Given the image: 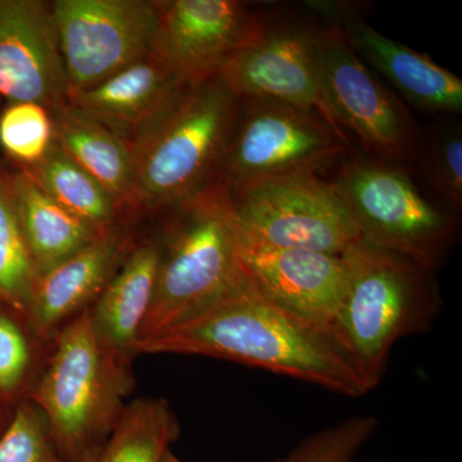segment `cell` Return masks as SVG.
I'll return each instance as SVG.
<instances>
[{"label": "cell", "mask_w": 462, "mask_h": 462, "mask_svg": "<svg viewBox=\"0 0 462 462\" xmlns=\"http://www.w3.org/2000/svg\"><path fill=\"white\" fill-rule=\"evenodd\" d=\"M5 406H2V404H0V430H5V425L8 424L9 419H11V418H9L7 420V419H5ZM0 433H2V431H0Z\"/></svg>", "instance_id": "cell-30"}, {"label": "cell", "mask_w": 462, "mask_h": 462, "mask_svg": "<svg viewBox=\"0 0 462 462\" xmlns=\"http://www.w3.org/2000/svg\"><path fill=\"white\" fill-rule=\"evenodd\" d=\"M342 257L346 291L337 328L379 384L398 340L427 333L439 315L436 270L364 239Z\"/></svg>", "instance_id": "cell-4"}, {"label": "cell", "mask_w": 462, "mask_h": 462, "mask_svg": "<svg viewBox=\"0 0 462 462\" xmlns=\"http://www.w3.org/2000/svg\"><path fill=\"white\" fill-rule=\"evenodd\" d=\"M240 260L263 296L294 314L338 330L346 291L342 254L269 247L240 236Z\"/></svg>", "instance_id": "cell-14"}, {"label": "cell", "mask_w": 462, "mask_h": 462, "mask_svg": "<svg viewBox=\"0 0 462 462\" xmlns=\"http://www.w3.org/2000/svg\"><path fill=\"white\" fill-rule=\"evenodd\" d=\"M238 103L218 74L188 85L132 147L134 214L165 212L215 180Z\"/></svg>", "instance_id": "cell-5"}, {"label": "cell", "mask_w": 462, "mask_h": 462, "mask_svg": "<svg viewBox=\"0 0 462 462\" xmlns=\"http://www.w3.org/2000/svg\"><path fill=\"white\" fill-rule=\"evenodd\" d=\"M320 27L306 18L266 12L260 32L233 54L217 74L238 98L293 106L345 134L322 96L318 56Z\"/></svg>", "instance_id": "cell-11"}, {"label": "cell", "mask_w": 462, "mask_h": 462, "mask_svg": "<svg viewBox=\"0 0 462 462\" xmlns=\"http://www.w3.org/2000/svg\"><path fill=\"white\" fill-rule=\"evenodd\" d=\"M318 56L322 96L340 129L356 134L374 160L396 165L419 161L422 144L411 115L333 21L320 27Z\"/></svg>", "instance_id": "cell-9"}, {"label": "cell", "mask_w": 462, "mask_h": 462, "mask_svg": "<svg viewBox=\"0 0 462 462\" xmlns=\"http://www.w3.org/2000/svg\"><path fill=\"white\" fill-rule=\"evenodd\" d=\"M190 83L152 53L97 87L69 89L67 102L107 127L132 149Z\"/></svg>", "instance_id": "cell-16"}, {"label": "cell", "mask_w": 462, "mask_h": 462, "mask_svg": "<svg viewBox=\"0 0 462 462\" xmlns=\"http://www.w3.org/2000/svg\"><path fill=\"white\" fill-rule=\"evenodd\" d=\"M180 434L163 398L143 397L125 406L96 462H161Z\"/></svg>", "instance_id": "cell-22"}, {"label": "cell", "mask_w": 462, "mask_h": 462, "mask_svg": "<svg viewBox=\"0 0 462 462\" xmlns=\"http://www.w3.org/2000/svg\"><path fill=\"white\" fill-rule=\"evenodd\" d=\"M5 181L39 275L71 257L100 233L58 205L23 170L5 175Z\"/></svg>", "instance_id": "cell-20"}, {"label": "cell", "mask_w": 462, "mask_h": 462, "mask_svg": "<svg viewBox=\"0 0 462 462\" xmlns=\"http://www.w3.org/2000/svg\"><path fill=\"white\" fill-rule=\"evenodd\" d=\"M99 449H100V447H99V448L91 449L90 452H88L87 456H85V457L83 458V460H81V462H96L97 457H98Z\"/></svg>", "instance_id": "cell-29"}, {"label": "cell", "mask_w": 462, "mask_h": 462, "mask_svg": "<svg viewBox=\"0 0 462 462\" xmlns=\"http://www.w3.org/2000/svg\"><path fill=\"white\" fill-rule=\"evenodd\" d=\"M0 462H67L51 439L47 419L29 398L14 406L0 434Z\"/></svg>", "instance_id": "cell-26"}, {"label": "cell", "mask_w": 462, "mask_h": 462, "mask_svg": "<svg viewBox=\"0 0 462 462\" xmlns=\"http://www.w3.org/2000/svg\"><path fill=\"white\" fill-rule=\"evenodd\" d=\"M54 143L51 112L32 102H8L0 112V148L20 170L38 165Z\"/></svg>", "instance_id": "cell-25"}, {"label": "cell", "mask_w": 462, "mask_h": 462, "mask_svg": "<svg viewBox=\"0 0 462 462\" xmlns=\"http://www.w3.org/2000/svg\"><path fill=\"white\" fill-rule=\"evenodd\" d=\"M422 173L431 191L437 196L438 205L451 214L462 208V133L460 125L443 127L428 151L422 149L419 158Z\"/></svg>", "instance_id": "cell-27"}, {"label": "cell", "mask_w": 462, "mask_h": 462, "mask_svg": "<svg viewBox=\"0 0 462 462\" xmlns=\"http://www.w3.org/2000/svg\"><path fill=\"white\" fill-rule=\"evenodd\" d=\"M160 260L157 240L133 245L114 276L89 307L94 328L103 342L132 361L148 314Z\"/></svg>", "instance_id": "cell-18"}, {"label": "cell", "mask_w": 462, "mask_h": 462, "mask_svg": "<svg viewBox=\"0 0 462 462\" xmlns=\"http://www.w3.org/2000/svg\"><path fill=\"white\" fill-rule=\"evenodd\" d=\"M130 363L103 342L89 309L54 337L26 398L47 419L51 439L67 462H81L111 434L135 388Z\"/></svg>", "instance_id": "cell-3"}, {"label": "cell", "mask_w": 462, "mask_h": 462, "mask_svg": "<svg viewBox=\"0 0 462 462\" xmlns=\"http://www.w3.org/2000/svg\"><path fill=\"white\" fill-rule=\"evenodd\" d=\"M51 112L54 141L123 208L134 212V161L129 145L69 102Z\"/></svg>", "instance_id": "cell-19"}, {"label": "cell", "mask_w": 462, "mask_h": 462, "mask_svg": "<svg viewBox=\"0 0 462 462\" xmlns=\"http://www.w3.org/2000/svg\"><path fill=\"white\" fill-rule=\"evenodd\" d=\"M69 89L87 90L154 53V0H54Z\"/></svg>", "instance_id": "cell-10"}, {"label": "cell", "mask_w": 462, "mask_h": 462, "mask_svg": "<svg viewBox=\"0 0 462 462\" xmlns=\"http://www.w3.org/2000/svg\"><path fill=\"white\" fill-rule=\"evenodd\" d=\"M161 462H182L180 458L176 457L171 451H167L166 455L163 456L162 461Z\"/></svg>", "instance_id": "cell-31"}, {"label": "cell", "mask_w": 462, "mask_h": 462, "mask_svg": "<svg viewBox=\"0 0 462 462\" xmlns=\"http://www.w3.org/2000/svg\"><path fill=\"white\" fill-rule=\"evenodd\" d=\"M230 197L240 236L249 242L340 256L361 239L333 182L316 173L266 179Z\"/></svg>", "instance_id": "cell-8"}, {"label": "cell", "mask_w": 462, "mask_h": 462, "mask_svg": "<svg viewBox=\"0 0 462 462\" xmlns=\"http://www.w3.org/2000/svg\"><path fill=\"white\" fill-rule=\"evenodd\" d=\"M378 427L375 416H352L306 438L276 462H354Z\"/></svg>", "instance_id": "cell-28"}, {"label": "cell", "mask_w": 462, "mask_h": 462, "mask_svg": "<svg viewBox=\"0 0 462 462\" xmlns=\"http://www.w3.org/2000/svg\"><path fill=\"white\" fill-rule=\"evenodd\" d=\"M38 278L5 175L0 172V305L25 319Z\"/></svg>", "instance_id": "cell-23"}, {"label": "cell", "mask_w": 462, "mask_h": 462, "mask_svg": "<svg viewBox=\"0 0 462 462\" xmlns=\"http://www.w3.org/2000/svg\"><path fill=\"white\" fill-rule=\"evenodd\" d=\"M51 199L72 215L103 231L123 224V208L93 176L54 143L38 165L23 170Z\"/></svg>", "instance_id": "cell-21"}, {"label": "cell", "mask_w": 462, "mask_h": 462, "mask_svg": "<svg viewBox=\"0 0 462 462\" xmlns=\"http://www.w3.org/2000/svg\"><path fill=\"white\" fill-rule=\"evenodd\" d=\"M133 245V234L124 224L116 225L39 275L25 318L33 337L51 342L67 322L93 306Z\"/></svg>", "instance_id": "cell-15"}, {"label": "cell", "mask_w": 462, "mask_h": 462, "mask_svg": "<svg viewBox=\"0 0 462 462\" xmlns=\"http://www.w3.org/2000/svg\"><path fill=\"white\" fill-rule=\"evenodd\" d=\"M361 239L436 270L457 242V217L428 199L406 167L356 158L331 181Z\"/></svg>", "instance_id": "cell-6"}, {"label": "cell", "mask_w": 462, "mask_h": 462, "mask_svg": "<svg viewBox=\"0 0 462 462\" xmlns=\"http://www.w3.org/2000/svg\"><path fill=\"white\" fill-rule=\"evenodd\" d=\"M163 214L156 284L139 342L196 318L247 276L230 193L220 182H209Z\"/></svg>", "instance_id": "cell-2"}, {"label": "cell", "mask_w": 462, "mask_h": 462, "mask_svg": "<svg viewBox=\"0 0 462 462\" xmlns=\"http://www.w3.org/2000/svg\"><path fill=\"white\" fill-rule=\"evenodd\" d=\"M67 91L51 2L0 0V97L53 111Z\"/></svg>", "instance_id": "cell-13"}, {"label": "cell", "mask_w": 462, "mask_h": 462, "mask_svg": "<svg viewBox=\"0 0 462 462\" xmlns=\"http://www.w3.org/2000/svg\"><path fill=\"white\" fill-rule=\"evenodd\" d=\"M328 14L365 65L372 66L412 106L433 114H460L462 80L419 53L374 29L345 7Z\"/></svg>", "instance_id": "cell-17"}, {"label": "cell", "mask_w": 462, "mask_h": 462, "mask_svg": "<svg viewBox=\"0 0 462 462\" xmlns=\"http://www.w3.org/2000/svg\"><path fill=\"white\" fill-rule=\"evenodd\" d=\"M348 144L319 116L273 100L239 98L215 181L231 193L266 179L316 173Z\"/></svg>", "instance_id": "cell-7"}, {"label": "cell", "mask_w": 462, "mask_h": 462, "mask_svg": "<svg viewBox=\"0 0 462 462\" xmlns=\"http://www.w3.org/2000/svg\"><path fill=\"white\" fill-rule=\"evenodd\" d=\"M154 53L189 81L202 80L263 29L266 12L238 0H154Z\"/></svg>", "instance_id": "cell-12"}, {"label": "cell", "mask_w": 462, "mask_h": 462, "mask_svg": "<svg viewBox=\"0 0 462 462\" xmlns=\"http://www.w3.org/2000/svg\"><path fill=\"white\" fill-rule=\"evenodd\" d=\"M25 319L0 305V404L16 406L27 397L36 374V345Z\"/></svg>", "instance_id": "cell-24"}, {"label": "cell", "mask_w": 462, "mask_h": 462, "mask_svg": "<svg viewBox=\"0 0 462 462\" xmlns=\"http://www.w3.org/2000/svg\"><path fill=\"white\" fill-rule=\"evenodd\" d=\"M141 354L220 358L346 397L366 396L378 387L338 330L273 302L248 275L196 318L139 342Z\"/></svg>", "instance_id": "cell-1"}]
</instances>
